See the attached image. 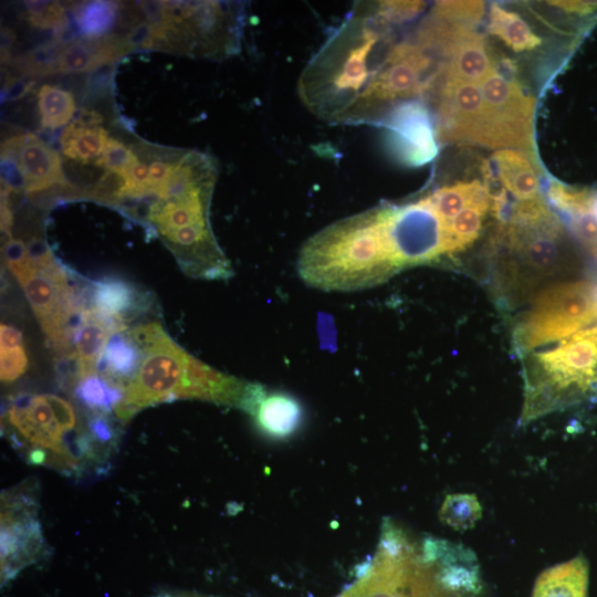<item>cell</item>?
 I'll use <instances>...</instances> for the list:
<instances>
[{"instance_id": "obj_1", "label": "cell", "mask_w": 597, "mask_h": 597, "mask_svg": "<svg viewBox=\"0 0 597 597\" xmlns=\"http://www.w3.org/2000/svg\"><path fill=\"white\" fill-rule=\"evenodd\" d=\"M475 555L443 538L415 540L386 520L376 553L337 597H483Z\"/></svg>"}, {"instance_id": "obj_2", "label": "cell", "mask_w": 597, "mask_h": 597, "mask_svg": "<svg viewBox=\"0 0 597 597\" xmlns=\"http://www.w3.org/2000/svg\"><path fill=\"white\" fill-rule=\"evenodd\" d=\"M378 4L358 2L305 65L297 82L303 104L329 123L348 119L387 56V24Z\"/></svg>"}, {"instance_id": "obj_3", "label": "cell", "mask_w": 597, "mask_h": 597, "mask_svg": "<svg viewBox=\"0 0 597 597\" xmlns=\"http://www.w3.org/2000/svg\"><path fill=\"white\" fill-rule=\"evenodd\" d=\"M389 208L381 205L339 219L308 238L297 256L301 280L326 292H353L402 270L390 238Z\"/></svg>"}, {"instance_id": "obj_4", "label": "cell", "mask_w": 597, "mask_h": 597, "mask_svg": "<svg viewBox=\"0 0 597 597\" xmlns=\"http://www.w3.org/2000/svg\"><path fill=\"white\" fill-rule=\"evenodd\" d=\"M521 357L524 400L520 425L597 400V323Z\"/></svg>"}, {"instance_id": "obj_5", "label": "cell", "mask_w": 597, "mask_h": 597, "mask_svg": "<svg viewBox=\"0 0 597 597\" xmlns=\"http://www.w3.org/2000/svg\"><path fill=\"white\" fill-rule=\"evenodd\" d=\"M6 426L31 463L77 475L102 461V446L83 431L74 407L55 395H20L8 406Z\"/></svg>"}, {"instance_id": "obj_6", "label": "cell", "mask_w": 597, "mask_h": 597, "mask_svg": "<svg viewBox=\"0 0 597 597\" xmlns=\"http://www.w3.org/2000/svg\"><path fill=\"white\" fill-rule=\"evenodd\" d=\"M216 179L213 171L180 196L155 200L146 213L182 270L205 280H227L233 275L210 226L209 206Z\"/></svg>"}, {"instance_id": "obj_7", "label": "cell", "mask_w": 597, "mask_h": 597, "mask_svg": "<svg viewBox=\"0 0 597 597\" xmlns=\"http://www.w3.org/2000/svg\"><path fill=\"white\" fill-rule=\"evenodd\" d=\"M597 323V283L563 282L541 290L513 327V346L521 355L556 343Z\"/></svg>"}, {"instance_id": "obj_8", "label": "cell", "mask_w": 597, "mask_h": 597, "mask_svg": "<svg viewBox=\"0 0 597 597\" xmlns=\"http://www.w3.org/2000/svg\"><path fill=\"white\" fill-rule=\"evenodd\" d=\"M126 333L139 346L143 359L114 410L123 421L147 407L175 400L189 356L158 323L138 325Z\"/></svg>"}, {"instance_id": "obj_9", "label": "cell", "mask_w": 597, "mask_h": 597, "mask_svg": "<svg viewBox=\"0 0 597 597\" xmlns=\"http://www.w3.org/2000/svg\"><path fill=\"white\" fill-rule=\"evenodd\" d=\"M442 65L415 42L390 48L386 59L352 113L348 124L375 116L376 109L394 102H406L434 85Z\"/></svg>"}, {"instance_id": "obj_10", "label": "cell", "mask_w": 597, "mask_h": 597, "mask_svg": "<svg viewBox=\"0 0 597 597\" xmlns=\"http://www.w3.org/2000/svg\"><path fill=\"white\" fill-rule=\"evenodd\" d=\"M480 87L484 100L482 146L530 150L533 147L534 97L496 69Z\"/></svg>"}, {"instance_id": "obj_11", "label": "cell", "mask_w": 597, "mask_h": 597, "mask_svg": "<svg viewBox=\"0 0 597 597\" xmlns=\"http://www.w3.org/2000/svg\"><path fill=\"white\" fill-rule=\"evenodd\" d=\"M38 496L32 483L1 495V574L8 580L48 553L38 519Z\"/></svg>"}, {"instance_id": "obj_12", "label": "cell", "mask_w": 597, "mask_h": 597, "mask_svg": "<svg viewBox=\"0 0 597 597\" xmlns=\"http://www.w3.org/2000/svg\"><path fill=\"white\" fill-rule=\"evenodd\" d=\"M389 232L401 269L439 262L443 256V223L426 195L390 205Z\"/></svg>"}, {"instance_id": "obj_13", "label": "cell", "mask_w": 597, "mask_h": 597, "mask_svg": "<svg viewBox=\"0 0 597 597\" xmlns=\"http://www.w3.org/2000/svg\"><path fill=\"white\" fill-rule=\"evenodd\" d=\"M387 143L396 159L407 166H421L438 155V144L429 109L417 101L394 105L384 121Z\"/></svg>"}, {"instance_id": "obj_14", "label": "cell", "mask_w": 597, "mask_h": 597, "mask_svg": "<svg viewBox=\"0 0 597 597\" xmlns=\"http://www.w3.org/2000/svg\"><path fill=\"white\" fill-rule=\"evenodd\" d=\"M484 100L479 84L441 82L437 136L444 142L481 146Z\"/></svg>"}, {"instance_id": "obj_15", "label": "cell", "mask_w": 597, "mask_h": 597, "mask_svg": "<svg viewBox=\"0 0 597 597\" xmlns=\"http://www.w3.org/2000/svg\"><path fill=\"white\" fill-rule=\"evenodd\" d=\"M1 157L17 161L31 196L57 185L69 184L57 153L33 134L14 135L1 145Z\"/></svg>"}, {"instance_id": "obj_16", "label": "cell", "mask_w": 597, "mask_h": 597, "mask_svg": "<svg viewBox=\"0 0 597 597\" xmlns=\"http://www.w3.org/2000/svg\"><path fill=\"white\" fill-rule=\"evenodd\" d=\"M86 303L98 314L127 327V323L146 311L148 298L127 280L114 276L93 282L85 291Z\"/></svg>"}, {"instance_id": "obj_17", "label": "cell", "mask_w": 597, "mask_h": 597, "mask_svg": "<svg viewBox=\"0 0 597 597\" xmlns=\"http://www.w3.org/2000/svg\"><path fill=\"white\" fill-rule=\"evenodd\" d=\"M125 327L86 307L72 333V346L77 362L80 379L96 373L103 350L113 333Z\"/></svg>"}, {"instance_id": "obj_18", "label": "cell", "mask_w": 597, "mask_h": 597, "mask_svg": "<svg viewBox=\"0 0 597 597\" xmlns=\"http://www.w3.org/2000/svg\"><path fill=\"white\" fill-rule=\"evenodd\" d=\"M250 416L258 429L272 439H286L294 434L303 421L298 400L282 391H264Z\"/></svg>"}, {"instance_id": "obj_19", "label": "cell", "mask_w": 597, "mask_h": 597, "mask_svg": "<svg viewBox=\"0 0 597 597\" xmlns=\"http://www.w3.org/2000/svg\"><path fill=\"white\" fill-rule=\"evenodd\" d=\"M495 177L517 201L541 198L540 177L527 155L519 149L504 148L491 157Z\"/></svg>"}, {"instance_id": "obj_20", "label": "cell", "mask_w": 597, "mask_h": 597, "mask_svg": "<svg viewBox=\"0 0 597 597\" xmlns=\"http://www.w3.org/2000/svg\"><path fill=\"white\" fill-rule=\"evenodd\" d=\"M588 563L584 556L545 569L536 579L532 597H587Z\"/></svg>"}, {"instance_id": "obj_21", "label": "cell", "mask_w": 597, "mask_h": 597, "mask_svg": "<svg viewBox=\"0 0 597 597\" xmlns=\"http://www.w3.org/2000/svg\"><path fill=\"white\" fill-rule=\"evenodd\" d=\"M143 359L139 346L127 333H113L97 365L101 376L124 390L136 375Z\"/></svg>"}, {"instance_id": "obj_22", "label": "cell", "mask_w": 597, "mask_h": 597, "mask_svg": "<svg viewBox=\"0 0 597 597\" xmlns=\"http://www.w3.org/2000/svg\"><path fill=\"white\" fill-rule=\"evenodd\" d=\"M488 31L514 52L533 50L542 43L520 14L496 3L489 9Z\"/></svg>"}, {"instance_id": "obj_23", "label": "cell", "mask_w": 597, "mask_h": 597, "mask_svg": "<svg viewBox=\"0 0 597 597\" xmlns=\"http://www.w3.org/2000/svg\"><path fill=\"white\" fill-rule=\"evenodd\" d=\"M490 207L488 196L464 208L448 223L443 231V256L461 252L476 240Z\"/></svg>"}, {"instance_id": "obj_24", "label": "cell", "mask_w": 597, "mask_h": 597, "mask_svg": "<svg viewBox=\"0 0 597 597\" xmlns=\"http://www.w3.org/2000/svg\"><path fill=\"white\" fill-rule=\"evenodd\" d=\"M488 196L485 186L479 180L458 181L426 195L443 223V231L460 211Z\"/></svg>"}, {"instance_id": "obj_25", "label": "cell", "mask_w": 597, "mask_h": 597, "mask_svg": "<svg viewBox=\"0 0 597 597\" xmlns=\"http://www.w3.org/2000/svg\"><path fill=\"white\" fill-rule=\"evenodd\" d=\"M107 132L100 126L83 127L71 122L60 137L64 156L82 164L94 163L108 143Z\"/></svg>"}, {"instance_id": "obj_26", "label": "cell", "mask_w": 597, "mask_h": 597, "mask_svg": "<svg viewBox=\"0 0 597 597\" xmlns=\"http://www.w3.org/2000/svg\"><path fill=\"white\" fill-rule=\"evenodd\" d=\"M74 395L76 400L92 412L107 415L122 401L124 389L94 373L77 381Z\"/></svg>"}, {"instance_id": "obj_27", "label": "cell", "mask_w": 597, "mask_h": 597, "mask_svg": "<svg viewBox=\"0 0 597 597\" xmlns=\"http://www.w3.org/2000/svg\"><path fill=\"white\" fill-rule=\"evenodd\" d=\"M119 12V4L109 1H91L74 6L72 13L80 33L87 39L108 35Z\"/></svg>"}, {"instance_id": "obj_28", "label": "cell", "mask_w": 597, "mask_h": 597, "mask_svg": "<svg viewBox=\"0 0 597 597\" xmlns=\"http://www.w3.org/2000/svg\"><path fill=\"white\" fill-rule=\"evenodd\" d=\"M482 505L473 493L448 494L439 509V520L454 531H468L482 517Z\"/></svg>"}, {"instance_id": "obj_29", "label": "cell", "mask_w": 597, "mask_h": 597, "mask_svg": "<svg viewBox=\"0 0 597 597\" xmlns=\"http://www.w3.org/2000/svg\"><path fill=\"white\" fill-rule=\"evenodd\" d=\"M41 127L56 129L70 122L75 113L73 95L57 86L43 85L38 93Z\"/></svg>"}, {"instance_id": "obj_30", "label": "cell", "mask_w": 597, "mask_h": 597, "mask_svg": "<svg viewBox=\"0 0 597 597\" xmlns=\"http://www.w3.org/2000/svg\"><path fill=\"white\" fill-rule=\"evenodd\" d=\"M65 46L55 41L43 44L38 49L12 60V65L23 76H45L56 74V63L60 53Z\"/></svg>"}, {"instance_id": "obj_31", "label": "cell", "mask_w": 597, "mask_h": 597, "mask_svg": "<svg viewBox=\"0 0 597 597\" xmlns=\"http://www.w3.org/2000/svg\"><path fill=\"white\" fill-rule=\"evenodd\" d=\"M593 190L578 189L561 181H552L547 196L549 201L568 217L591 212Z\"/></svg>"}, {"instance_id": "obj_32", "label": "cell", "mask_w": 597, "mask_h": 597, "mask_svg": "<svg viewBox=\"0 0 597 597\" xmlns=\"http://www.w3.org/2000/svg\"><path fill=\"white\" fill-rule=\"evenodd\" d=\"M128 188L129 182L125 175L107 170L93 186L83 191L82 197L118 207L127 196Z\"/></svg>"}, {"instance_id": "obj_33", "label": "cell", "mask_w": 597, "mask_h": 597, "mask_svg": "<svg viewBox=\"0 0 597 597\" xmlns=\"http://www.w3.org/2000/svg\"><path fill=\"white\" fill-rule=\"evenodd\" d=\"M483 1H438L431 13L444 20L473 25L484 14Z\"/></svg>"}, {"instance_id": "obj_34", "label": "cell", "mask_w": 597, "mask_h": 597, "mask_svg": "<svg viewBox=\"0 0 597 597\" xmlns=\"http://www.w3.org/2000/svg\"><path fill=\"white\" fill-rule=\"evenodd\" d=\"M136 158L137 155L134 150L122 142L109 138L103 155L94 165L106 170L124 174Z\"/></svg>"}, {"instance_id": "obj_35", "label": "cell", "mask_w": 597, "mask_h": 597, "mask_svg": "<svg viewBox=\"0 0 597 597\" xmlns=\"http://www.w3.org/2000/svg\"><path fill=\"white\" fill-rule=\"evenodd\" d=\"M28 368V356L23 344L13 347H0V374L3 383H12Z\"/></svg>"}, {"instance_id": "obj_36", "label": "cell", "mask_w": 597, "mask_h": 597, "mask_svg": "<svg viewBox=\"0 0 597 597\" xmlns=\"http://www.w3.org/2000/svg\"><path fill=\"white\" fill-rule=\"evenodd\" d=\"M121 40L126 53L138 49H155V31L146 20L135 22Z\"/></svg>"}, {"instance_id": "obj_37", "label": "cell", "mask_w": 597, "mask_h": 597, "mask_svg": "<svg viewBox=\"0 0 597 597\" xmlns=\"http://www.w3.org/2000/svg\"><path fill=\"white\" fill-rule=\"evenodd\" d=\"M1 186L17 192H25V179L17 161L12 158L1 157Z\"/></svg>"}, {"instance_id": "obj_38", "label": "cell", "mask_w": 597, "mask_h": 597, "mask_svg": "<svg viewBox=\"0 0 597 597\" xmlns=\"http://www.w3.org/2000/svg\"><path fill=\"white\" fill-rule=\"evenodd\" d=\"M546 3L566 14L578 18L591 17L597 12V1L555 0Z\"/></svg>"}, {"instance_id": "obj_39", "label": "cell", "mask_w": 597, "mask_h": 597, "mask_svg": "<svg viewBox=\"0 0 597 597\" xmlns=\"http://www.w3.org/2000/svg\"><path fill=\"white\" fill-rule=\"evenodd\" d=\"M23 344L22 333L14 326L1 324L0 347H13Z\"/></svg>"}, {"instance_id": "obj_40", "label": "cell", "mask_w": 597, "mask_h": 597, "mask_svg": "<svg viewBox=\"0 0 597 597\" xmlns=\"http://www.w3.org/2000/svg\"><path fill=\"white\" fill-rule=\"evenodd\" d=\"M15 41V33L10 28L1 29V52L9 51L13 42Z\"/></svg>"}, {"instance_id": "obj_41", "label": "cell", "mask_w": 597, "mask_h": 597, "mask_svg": "<svg viewBox=\"0 0 597 597\" xmlns=\"http://www.w3.org/2000/svg\"><path fill=\"white\" fill-rule=\"evenodd\" d=\"M591 212L595 216V218L597 219V191L594 192L593 203H591Z\"/></svg>"}, {"instance_id": "obj_42", "label": "cell", "mask_w": 597, "mask_h": 597, "mask_svg": "<svg viewBox=\"0 0 597 597\" xmlns=\"http://www.w3.org/2000/svg\"><path fill=\"white\" fill-rule=\"evenodd\" d=\"M177 597H213V596H206V595H199V594H180Z\"/></svg>"}]
</instances>
